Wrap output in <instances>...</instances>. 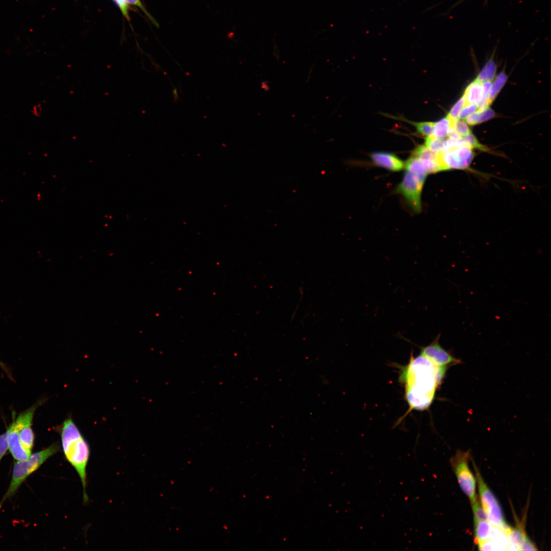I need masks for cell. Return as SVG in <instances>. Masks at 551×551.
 Instances as JSON below:
<instances>
[{
  "label": "cell",
  "mask_w": 551,
  "mask_h": 551,
  "mask_svg": "<svg viewBox=\"0 0 551 551\" xmlns=\"http://www.w3.org/2000/svg\"><path fill=\"white\" fill-rule=\"evenodd\" d=\"M446 371V367L439 366L420 354L415 358L411 355L408 364L400 367L399 376L409 412L429 408Z\"/></svg>",
  "instance_id": "6da1fadb"
},
{
  "label": "cell",
  "mask_w": 551,
  "mask_h": 551,
  "mask_svg": "<svg viewBox=\"0 0 551 551\" xmlns=\"http://www.w3.org/2000/svg\"><path fill=\"white\" fill-rule=\"evenodd\" d=\"M60 434L61 447L66 460L77 472L83 487V498L87 502V467L90 456V446L71 416L57 428Z\"/></svg>",
  "instance_id": "7a4b0ae2"
},
{
  "label": "cell",
  "mask_w": 551,
  "mask_h": 551,
  "mask_svg": "<svg viewBox=\"0 0 551 551\" xmlns=\"http://www.w3.org/2000/svg\"><path fill=\"white\" fill-rule=\"evenodd\" d=\"M60 449L56 442L42 450L31 454L26 460L17 461L14 464L12 478L8 489L0 502V507L6 500L12 496L24 481L37 470L48 458Z\"/></svg>",
  "instance_id": "3957f363"
},
{
  "label": "cell",
  "mask_w": 551,
  "mask_h": 551,
  "mask_svg": "<svg viewBox=\"0 0 551 551\" xmlns=\"http://www.w3.org/2000/svg\"><path fill=\"white\" fill-rule=\"evenodd\" d=\"M474 467L479 493V497L487 515L488 520L492 526L499 528L507 533L510 527L505 521L500 506L496 497L485 483L475 464Z\"/></svg>",
  "instance_id": "277c9868"
},
{
  "label": "cell",
  "mask_w": 551,
  "mask_h": 551,
  "mask_svg": "<svg viewBox=\"0 0 551 551\" xmlns=\"http://www.w3.org/2000/svg\"><path fill=\"white\" fill-rule=\"evenodd\" d=\"M469 454L459 450L450 462L462 490L471 501L475 498L476 478L468 465Z\"/></svg>",
  "instance_id": "5b68a950"
},
{
  "label": "cell",
  "mask_w": 551,
  "mask_h": 551,
  "mask_svg": "<svg viewBox=\"0 0 551 551\" xmlns=\"http://www.w3.org/2000/svg\"><path fill=\"white\" fill-rule=\"evenodd\" d=\"M425 178V176L406 171L396 188V192L404 196L415 212L419 213L421 210V192Z\"/></svg>",
  "instance_id": "8992f818"
},
{
  "label": "cell",
  "mask_w": 551,
  "mask_h": 551,
  "mask_svg": "<svg viewBox=\"0 0 551 551\" xmlns=\"http://www.w3.org/2000/svg\"><path fill=\"white\" fill-rule=\"evenodd\" d=\"M473 158L472 148L462 145L448 151L438 153V161L442 171L450 169H465Z\"/></svg>",
  "instance_id": "52a82bcc"
},
{
  "label": "cell",
  "mask_w": 551,
  "mask_h": 551,
  "mask_svg": "<svg viewBox=\"0 0 551 551\" xmlns=\"http://www.w3.org/2000/svg\"><path fill=\"white\" fill-rule=\"evenodd\" d=\"M440 335L438 334L429 345L419 346L420 354L425 357L436 365L440 367H446L457 364L461 361L455 358L448 351L444 349L439 343Z\"/></svg>",
  "instance_id": "ba28073f"
},
{
  "label": "cell",
  "mask_w": 551,
  "mask_h": 551,
  "mask_svg": "<svg viewBox=\"0 0 551 551\" xmlns=\"http://www.w3.org/2000/svg\"><path fill=\"white\" fill-rule=\"evenodd\" d=\"M9 450L16 461L27 459L32 454L21 445L18 437V432L11 423L7 430Z\"/></svg>",
  "instance_id": "9c48e42d"
},
{
  "label": "cell",
  "mask_w": 551,
  "mask_h": 551,
  "mask_svg": "<svg viewBox=\"0 0 551 551\" xmlns=\"http://www.w3.org/2000/svg\"><path fill=\"white\" fill-rule=\"evenodd\" d=\"M377 165L391 171H398L404 168L405 163L396 155L387 152H374L371 155Z\"/></svg>",
  "instance_id": "30bf717a"
},
{
  "label": "cell",
  "mask_w": 551,
  "mask_h": 551,
  "mask_svg": "<svg viewBox=\"0 0 551 551\" xmlns=\"http://www.w3.org/2000/svg\"><path fill=\"white\" fill-rule=\"evenodd\" d=\"M12 424L18 430L19 439L22 446L31 453L35 438L32 423L21 424L14 420Z\"/></svg>",
  "instance_id": "8fae6325"
},
{
  "label": "cell",
  "mask_w": 551,
  "mask_h": 551,
  "mask_svg": "<svg viewBox=\"0 0 551 551\" xmlns=\"http://www.w3.org/2000/svg\"><path fill=\"white\" fill-rule=\"evenodd\" d=\"M509 540L508 550H519L525 536L527 535L523 526L518 524L515 528L510 527L507 532Z\"/></svg>",
  "instance_id": "7c38bea8"
},
{
  "label": "cell",
  "mask_w": 551,
  "mask_h": 551,
  "mask_svg": "<svg viewBox=\"0 0 551 551\" xmlns=\"http://www.w3.org/2000/svg\"><path fill=\"white\" fill-rule=\"evenodd\" d=\"M489 539L494 550H506L508 548L509 540L507 534L499 528L492 526Z\"/></svg>",
  "instance_id": "4fadbf2b"
},
{
  "label": "cell",
  "mask_w": 551,
  "mask_h": 551,
  "mask_svg": "<svg viewBox=\"0 0 551 551\" xmlns=\"http://www.w3.org/2000/svg\"><path fill=\"white\" fill-rule=\"evenodd\" d=\"M482 85L477 80L472 82L466 89L464 96L465 98V104H475L478 105L482 97Z\"/></svg>",
  "instance_id": "5bb4252c"
},
{
  "label": "cell",
  "mask_w": 551,
  "mask_h": 551,
  "mask_svg": "<svg viewBox=\"0 0 551 551\" xmlns=\"http://www.w3.org/2000/svg\"><path fill=\"white\" fill-rule=\"evenodd\" d=\"M474 541L477 544L489 538L492 525L486 520L474 519Z\"/></svg>",
  "instance_id": "9a60e30c"
},
{
  "label": "cell",
  "mask_w": 551,
  "mask_h": 551,
  "mask_svg": "<svg viewBox=\"0 0 551 551\" xmlns=\"http://www.w3.org/2000/svg\"><path fill=\"white\" fill-rule=\"evenodd\" d=\"M114 1L118 5L119 9L122 12L123 15H124L127 18H129L128 4H129L135 5L139 7L143 11V12L146 15L148 18L155 26H156L157 27H159L158 23H157L156 20L146 11L140 0H114Z\"/></svg>",
  "instance_id": "2e32d148"
},
{
  "label": "cell",
  "mask_w": 551,
  "mask_h": 551,
  "mask_svg": "<svg viewBox=\"0 0 551 551\" xmlns=\"http://www.w3.org/2000/svg\"><path fill=\"white\" fill-rule=\"evenodd\" d=\"M494 116V112L488 108L484 110H477L467 116L465 119L467 123L474 125L486 121Z\"/></svg>",
  "instance_id": "e0dca14e"
},
{
  "label": "cell",
  "mask_w": 551,
  "mask_h": 551,
  "mask_svg": "<svg viewBox=\"0 0 551 551\" xmlns=\"http://www.w3.org/2000/svg\"><path fill=\"white\" fill-rule=\"evenodd\" d=\"M495 72L496 66L495 63L492 59H490L480 72L475 80L480 83L491 81L494 77Z\"/></svg>",
  "instance_id": "ac0fdd59"
},
{
  "label": "cell",
  "mask_w": 551,
  "mask_h": 551,
  "mask_svg": "<svg viewBox=\"0 0 551 551\" xmlns=\"http://www.w3.org/2000/svg\"><path fill=\"white\" fill-rule=\"evenodd\" d=\"M507 77L504 72H500L495 79L493 84H492L489 93L488 101L490 104L495 98L500 89L502 88L507 81Z\"/></svg>",
  "instance_id": "d6986e66"
},
{
  "label": "cell",
  "mask_w": 551,
  "mask_h": 551,
  "mask_svg": "<svg viewBox=\"0 0 551 551\" xmlns=\"http://www.w3.org/2000/svg\"><path fill=\"white\" fill-rule=\"evenodd\" d=\"M445 140V137H437L431 135L427 137L425 145L434 152L440 153L444 149Z\"/></svg>",
  "instance_id": "ffe728a7"
},
{
  "label": "cell",
  "mask_w": 551,
  "mask_h": 551,
  "mask_svg": "<svg viewBox=\"0 0 551 551\" xmlns=\"http://www.w3.org/2000/svg\"><path fill=\"white\" fill-rule=\"evenodd\" d=\"M451 126V121L446 116L434 123L433 135L437 137H445L447 135Z\"/></svg>",
  "instance_id": "44dd1931"
},
{
  "label": "cell",
  "mask_w": 551,
  "mask_h": 551,
  "mask_svg": "<svg viewBox=\"0 0 551 551\" xmlns=\"http://www.w3.org/2000/svg\"><path fill=\"white\" fill-rule=\"evenodd\" d=\"M413 156L421 159H433L438 161V153L434 152L425 145L417 147L412 153Z\"/></svg>",
  "instance_id": "7402d4cb"
},
{
  "label": "cell",
  "mask_w": 551,
  "mask_h": 551,
  "mask_svg": "<svg viewBox=\"0 0 551 551\" xmlns=\"http://www.w3.org/2000/svg\"><path fill=\"white\" fill-rule=\"evenodd\" d=\"M470 503L473 513V519L488 520L487 515L478 495L474 499L470 501Z\"/></svg>",
  "instance_id": "603a6c76"
},
{
  "label": "cell",
  "mask_w": 551,
  "mask_h": 551,
  "mask_svg": "<svg viewBox=\"0 0 551 551\" xmlns=\"http://www.w3.org/2000/svg\"><path fill=\"white\" fill-rule=\"evenodd\" d=\"M413 124L420 134L429 136L433 135L434 123L432 122H413Z\"/></svg>",
  "instance_id": "cb8c5ba5"
},
{
  "label": "cell",
  "mask_w": 551,
  "mask_h": 551,
  "mask_svg": "<svg viewBox=\"0 0 551 551\" xmlns=\"http://www.w3.org/2000/svg\"><path fill=\"white\" fill-rule=\"evenodd\" d=\"M450 121L451 126L455 128L461 138L471 133L469 128L464 121L458 118L454 121L450 120Z\"/></svg>",
  "instance_id": "d4e9b609"
},
{
  "label": "cell",
  "mask_w": 551,
  "mask_h": 551,
  "mask_svg": "<svg viewBox=\"0 0 551 551\" xmlns=\"http://www.w3.org/2000/svg\"><path fill=\"white\" fill-rule=\"evenodd\" d=\"M466 103L465 98L463 96L452 107L447 116L451 121H454L459 118L460 113Z\"/></svg>",
  "instance_id": "484cf974"
},
{
  "label": "cell",
  "mask_w": 551,
  "mask_h": 551,
  "mask_svg": "<svg viewBox=\"0 0 551 551\" xmlns=\"http://www.w3.org/2000/svg\"><path fill=\"white\" fill-rule=\"evenodd\" d=\"M465 144L472 148H476L480 150L487 151V148L480 144L475 136L470 133L461 138Z\"/></svg>",
  "instance_id": "4316f807"
},
{
  "label": "cell",
  "mask_w": 551,
  "mask_h": 551,
  "mask_svg": "<svg viewBox=\"0 0 551 551\" xmlns=\"http://www.w3.org/2000/svg\"><path fill=\"white\" fill-rule=\"evenodd\" d=\"M464 106L460 113L459 119H465L478 109V105L475 104H465Z\"/></svg>",
  "instance_id": "83f0119b"
},
{
  "label": "cell",
  "mask_w": 551,
  "mask_h": 551,
  "mask_svg": "<svg viewBox=\"0 0 551 551\" xmlns=\"http://www.w3.org/2000/svg\"><path fill=\"white\" fill-rule=\"evenodd\" d=\"M9 449L7 431L0 435V462Z\"/></svg>",
  "instance_id": "f1b7e54d"
},
{
  "label": "cell",
  "mask_w": 551,
  "mask_h": 551,
  "mask_svg": "<svg viewBox=\"0 0 551 551\" xmlns=\"http://www.w3.org/2000/svg\"><path fill=\"white\" fill-rule=\"evenodd\" d=\"M535 544L526 535L520 547V550H537Z\"/></svg>",
  "instance_id": "f546056e"
},
{
  "label": "cell",
  "mask_w": 551,
  "mask_h": 551,
  "mask_svg": "<svg viewBox=\"0 0 551 551\" xmlns=\"http://www.w3.org/2000/svg\"><path fill=\"white\" fill-rule=\"evenodd\" d=\"M479 549L481 550H493V547L490 539H488L478 544Z\"/></svg>",
  "instance_id": "4dcf8cb0"
}]
</instances>
